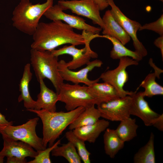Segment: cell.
<instances>
[{"label":"cell","instance_id":"obj_38","mask_svg":"<svg viewBox=\"0 0 163 163\" xmlns=\"http://www.w3.org/2000/svg\"><path fill=\"white\" fill-rule=\"evenodd\" d=\"M159 0L161 1L162 2H163V0Z\"/></svg>","mask_w":163,"mask_h":163},{"label":"cell","instance_id":"obj_18","mask_svg":"<svg viewBox=\"0 0 163 163\" xmlns=\"http://www.w3.org/2000/svg\"><path fill=\"white\" fill-rule=\"evenodd\" d=\"M108 121L99 119L95 123L73 130L75 134L85 142L94 143L101 133L109 126Z\"/></svg>","mask_w":163,"mask_h":163},{"label":"cell","instance_id":"obj_4","mask_svg":"<svg viewBox=\"0 0 163 163\" xmlns=\"http://www.w3.org/2000/svg\"><path fill=\"white\" fill-rule=\"evenodd\" d=\"M31 64L38 82L47 78L52 82L58 94L64 80L58 69V57L51 51H40L31 49L30 51Z\"/></svg>","mask_w":163,"mask_h":163},{"label":"cell","instance_id":"obj_33","mask_svg":"<svg viewBox=\"0 0 163 163\" xmlns=\"http://www.w3.org/2000/svg\"><path fill=\"white\" fill-rule=\"evenodd\" d=\"M26 158H18L15 157H7V163H27Z\"/></svg>","mask_w":163,"mask_h":163},{"label":"cell","instance_id":"obj_6","mask_svg":"<svg viewBox=\"0 0 163 163\" xmlns=\"http://www.w3.org/2000/svg\"><path fill=\"white\" fill-rule=\"evenodd\" d=\"M58 94L59 101L65 104V108L67 111L80 107L86 108L97 105V102L87 85H71L63 82L60 87Z\"/></svg>","mask_w":163,"mask_h":163},{"label":"cell","instance_id":"obj_29","mask_svg":"<svg viewBox=\"0 0 163 163\" xmlns=\"http://www.w3.org/2000/svg\"><path fill=\"white\" fill-rule=\"evenodd\" d=\"M61 140H58L53 145L44 150L38 153V155L34 159L30 161L28 163H51V161L50 158V153L55 147L60 144Z\"/></svg>","mask_w":163,"mask_h":163},{"label":"cell","instance_id":"obj_12","mask_svg":"<svg viewBox=\"0 0 163 163\" xmlns=\"http://www.w3.org/2000/svg\"><path fill=\"white\" fill-rule=\"evenodd\" d=\"M66 63L64 60H61L58 62V70L64 80L70 82L74 84L82 83L88 86L99 81L100 77L94 80L89 79L88 74L95 68L101 67L103 62L101 60L97 59L90 61L85 67L77 71L69 69Z\"/></svg>","mask_w":163,"mask_h":163},{"label":"cell","instance_id":"obj_27","mask_svg":"<svg viewBox=\"0 0 163 163\" xmlns=\"http://www.w3.org/2000/svg\"><path fill=\"white\" fill-rule=\"evenodd\" d=\"M156 77L154 72L149 73L140 84L139 88L142 87L145 89L144 91H141V94L144 97L163 95V87L156 82Z\"/></svg>","mask_w":163,"mask_h":163},{"label":"cell","instance_id":"obj_9","mask_svg":"<svg viewBox=\"0 0 163 163\" xmlns=\"http://www.w3.org/2000/svg\"><path fill=\"white\" fill-rule=\"evenodd\" d=\"M107 1L111 7L110 11L112 16L132 39L135 51L142 57L146 56L147 51L137 36V32L141 26V24L126 16L116 5L114 0Z\"/></svg>","mask_w":163,"mask_h":163},{"label":"cell","instance_id":"obj_11","mask_svg":"<svg viewBox=\"0 0 163 163\" xmlns=\"http://www.w3.org/2000/svg\"><path fill=\"white\" fill-rule=\"evenodd\" d=\"M43 15L52 21H63L72 28L95 34H99L102 30L100 27H96L88 24L81 17L64 12L57 4L48 8Z\"/></svg>","mask_w":163,"mask_h":163},{"label":"cell","instance_id":"obj_16","mask_svg":"<svg viewBox=\"0 0 163 163\" xmlns=\"http://www.w3.org/2000/svg\"><path fill=\"white\" fill-rule=\"evenodd\" d=\"M40 84V91L35 101L34 109L37 110H45L50 112H55L56 104L58 101V94L48 88L43 80L38 82Z\"/></svg>","mask_w":163,"mask_h":163},{"label":"cell","instance_id":"obj_3","mask_svg":"<svg viewBox=\"0 0 163 163\" xmlns=\"http://www.w3.org/2000/svg\"><path fill=\"white\" fill-rule=\"evenodd\" d=\"M53 0L33 4L29 0H21L15 7L11 20L14 27L21 32L33 36L46 11L53 5Z\"/></svg>","mask_w":163,"mask_h":163},{"label":"cell","instance_id":"obj_36","mask_svg":"<svg viewBox=\"0 0 163 163\" xmlns=\"http://www.w3.org/2000/svg\"><path fill=\"white\" fill-rule=\"evenodd\" d=\"M13 124L12 121H8L7 120L5 116L0 113V125L6 124L12 125Z\"/></svg>","mask_w":163,"mask_h":163},{"label":"cell","instance_id":"obj_10","mask_svg":"<svg viewBox=\"0 0 163 163\" xmlns=\"http://www.w3.org/2000/svg\"><path fill=\"white\" fill-rule=\"evenodd\" d=\"M130 96L119 97L97 105L101 117L112 121H121L130 117Z\"/></svg>","mask_w":163,"mask_h":163},{"label":"cell","instance_id":"obj_23","mask_svg":"<svg viewBox=\"0 0 163 163\" xmlns=\"http://www.w3.org/2000/svg\"><path fill=\"white\" fill-rule=\"evenodd\" d=\"M103 38L109 40L113 44L110 54V57L113 59H119L122 57L127 56L138 62L142 59L143 57L137 52L128 49L115 38L106 35H103Z\"/></svg>","mask_w":163,"mask_h":163},{"label":"cell","instance_id":"obj_21","mask_svg":"<svg viewBox=\"0 0 163 163\" xmlns=\"http://www.w3.org/2000/svg\"><path fill=\"white\" fill-rule=\"evenodd\" d=\"M104 132L103 141L105 153L113 158L123 148L125 142L118 136L114 129L107 128Z\"/></svg>","mask_w":163,"mask_h":163},{"label":"cell","instance_id":"obj_5","mask_svg":"<svg viewBox=\"0 0 163 163\" xmlns=\"http://www.w3.org/2000/svg\"><path fill=\"white\" fill-rule=\"evenodd\" d=\"M38 120V118L35 117L20 125H0V133L2 136L26 143L38 152L46 148L43 145L42 138L39 137L36 132Z\"/></svg>","mask_w":163,"mask_h":163},{"label":"cell","instance_id":"obj_26","mask_svg":"<svg viewBox=\"0 0 163 163\" xmlns=\"http://www.w3.org/2000/svg\"><path fill=\"white\" fill-rule=\"evenodd\" d=\"M51 152L52 156L63 157L69 163H81L82 162L75 147L69 141L61 146H57Z\"/></svg>","mask_w":163,"mask_h":163},{"label":"cell","instance_id":"obj_1","mask_svg":"<svg viewBox=\"0 0 163 163\" xmlns=\"http://www.w3.org/2000/svg\"><path fill=\"white\" fill-rule=\"evenodd\" d=\"M31 49L51 51L62 45H85V35L74 31L73 28L60 20L40 22L33 35Z\"/></svg>","mask_w":163,"mask_h":163},{"label":"cell","instance_id":"obj_35","mask_svg":"<svg viewBox=\"0 0 163 163\" xmlns=\"http://www.w3.org/2000/svg\"><path fill=\"white\" fill-rule=\"evenodd\" d=\"M149 63L150 65L152 66L155 70L154 73L155 74L156 77L158 78H160V74L163 72V70L157 67L153 63V60L152 58H150L149 60Z\"/></svg>","mask_w":163,"mask_h":163},{"label":"cell","instance_id":"obj_20","mask_svg":"<svg viewBox=\"0 0 163 163\" xmlns=\"http://www.w3.org/2000/svg\"><path fill=\"white\" fill-rule=\"evenodd\" d=\"M32 76L30 64L27 63L24 67L22 76L19 84L20 94L18 98L19 102L23 101L24 107L27 109H34L35 106V101L31 97L29 90V84Z\"/></svg>","mask_w":163,"mask_h":163},{"label":"cell","instance_id":"obj_28","mask_svg":"<svg viewBox=\"0 0 163 163\" xmlns=\"http://www.w3.org/2000/svg\"><path fill=\"white\" fill-rule=\"evenodd\" d=\"M65 137L68 141L72 142L74 145L83 162L90 163L91 153L86 149L85 142L76 135L72 130H69L66 132Z\"/></svg>","mask_w":163,"mask_h":163},{"label":"cell","instance_id":"obj_37","mask_svg":"<svg viewBox=\"0 0 163 163\" xmlns=\"http://www.w3.org/2000/svg\"><path fill=\"white\" fill-rule=\"evenodd\" d=\"M4 158H2L0 157V163H2L4 162Z\"/></svg>","mask_w":163,"mask_h":163},{"label":"cell","instance_id":"obj_14","mask_svg":"<svg viewBox=\"0 0 163 163\" xmlns=\"http://www.w3.org/2000/svg\"><path fill=\"white\" fill-rule=\"evenodd\" d=\"M130 96L132 100L129 109L130 115L140 118L145 126H151L153 120L159 114L151 108L141 95V91L133 92Z\"/></svg>","mask_w":163,"mask_h":163},{"label":"cell","instance_id":"obj_25","mask_svg":"<svg viewBox=\"0 0 163 163\" xmlns=\"http://www.w3.org/2000/svg\"><path fill=\"white\" fill-rule=\"evenodd\" d=\"M138 128L136 119L130 117L120 121L115 130L118 136L125 142L130 141L137 136Z\"/></svg>","mask_w":163,"mask_h":163},{"label":"cell","instance_id":"obj_32","mask_svg":"<svg viewBox=\"0 0 163 163\" xmlns=\"http://www.w3.org/2000/svg\"><path fill=\"white\" fill-rule=\"evenodd\" d=\"M154 45L160 50L161 54L163 59V36H160L156 39L154 42Z\"/></svg>","mask_w":163,"mask_h":163},{"label":"cell","instance_id":"obj_22","mask_svg":"<svg viewBox=\"0 0 163 163\" xmlns=\"http://www.w3.org/2000/svg\"><path fill=\"white\" fill-rule=\"evenodd\" d=\"M101 117L100 113L95 105L86 108L69 125V129L73 130L82 126L93 124Z\"/></svg>","mask_w":163,"mask_h":163},{"label":"cell","instance_id":"obj_24","mask_svg":"<svg viewBox=\"0 0 163 163\" xmlns=\"http://www.w3.org/2000/svg\"><path fill=\"white\" fill-rule=\"evenodd\" d=\"M154 135L151 133L147 142L140 148L134 155L133 160L134 163H155Z\"/></svg>","mask_w":163,"mask_h":163},{"label":"cell","instance_id":"obj_34","mask_svg":"<svg viewBox=\"0 0 163 163\" xmlns=\"http://www.w3.org/2000/svg\"><path fill=\"white\" fill-rule=\"evenodd\" d=\"M93 0L98 6L100 11L104 10L109 6L107 0Z\"/></svg>","mask_w":163,"mask_h":163},{"label":"cell","instance_id":"obj_30","mask_svg":"<svg viewBox=\"0 0 163 163\" xmlns=\"http://www.w3.org/2000/svg\"><path fill=\"white\" fill-rule=\"evenodd\" d=\"M152 30L158 34L160 36H163V14L155 21L141 25L139 30Z\"/></svg>","mask_w":163,"mask_h":163},{"label":"cell","instance_id":"obj_2","mask_svg":"<svg viewBox=\"0 0 163 163\" xmlns=\"http://www.w3.org/2000/svg\"><path fill=\"white\" fill-rule=\"evenodd\" d=\"M85 108L80 107L67 112H50L43 109L27 110L36 114L41 119L43 124V143L46 148L48 143L49 147L53 145L64 130Z\"/></svg>","mask_w":163,"mask_h":163},{"label":"cell","instance_id":"obj_13","mask_svg":"<svg viewBox=\"0 0 163 163\" xmlns=\"http://www.w3.org/2000/svg\"><path fill=\"white\" fill-rule=\"evenodd\" d=\"M51 52L53 55L57 57L64 54L72 56V60L66 63L68 68L71 70L75 69L87 65L90 62L91 58H96L98 56V54L91 50H89L85 47L78 49L73 45H66Z\"/></svg>","mask_w":163,"mask_h":163},{"label":"cell","instance_id":"obj_19","mask_svg":"<svg viewBox=\"0 0 163 163\" xmlns=\"http://www.w3.org/2000/svg\"><path fill=\"white\" fill-rule=\"evenodd\" d=\"M88 86L89 91L97 102V105L121 97L115 89L107 83L95 82Z\"/></svg>","mask_w":163,"mask_h":163},{"label":"cell","instance_id":"obj_17","mask_svg":"<svg viewBox=\"0 0 163 163\" xmlns=\"http://www.w3.org/2000/svg\"><path fill=\"white\" fill-rule=\"evenodd\" d=\"M104 24L102 32L103 35L113 37L125 45L131 38L112 16L110 10H107L102 18Z\"/></svg>","mask_w":163,"mask_h":163},{"label":"cell","instance_id":"obj_7","mask_svg":"<svg viewBox=\"0 0 163 163\" xmlns=\"http://www.w3.org/2000/svg\"><path fill=\"white\" fill-rule=\"evenodd\" d=\"M117 67L115 69L108 70L102 73L100 77L104 82L113 86L117 90L121 97L127 95L130 96L133 91H126L124 89L125 84L128 81L129 76L126 71V68L132 65H138L139 62L129 57H123L119 59Z\"/></svg>","mask_w":163,"mask_h":163},{"label":"cell","instance_id":"obj_15","mask_svg":"<svg viewBox=\"0 0 163 163\" xmlns=\"http://www.w3.org/2000/svg\"><path fill=\"white\" fill-rule=\"evenodd\" d=\"M3 147L0 152V157H15L26 158L27 157L34 158L38 152L35 151L30 145L21 141L18 142L2 136Z\"/></svg>","mask_w":163,"mask_h":163},{"label":"cell","instance_id":"obj_31","mask_svg":"<svg viewBox=\"0 0 163 163\" xmlns=\"http://www.w3.org/2000/svg\"><path fill=\"white\" fill-rule=\"evenodd\" d=\"M159 130L163 131V114H159L153 121L152 125Z\"/></svg>","mask_w":163,"mask_h":163},{"label":"cell","instance_id":"obj_8","mask_svg":"<svg viewBox=\"0 0 163 163\" xmlns=\"http://www.w3.org/2000/svg\"><path fill=\"white\" fill-rule=\"evenodd\" d=\"M57 4L63 11L69 10L73 13L91 19L94 24H98L102 29L104 28L100 11L93 0H60Z\"/></svg>","mask_w":163,"mask_h":163}]
</instances>
